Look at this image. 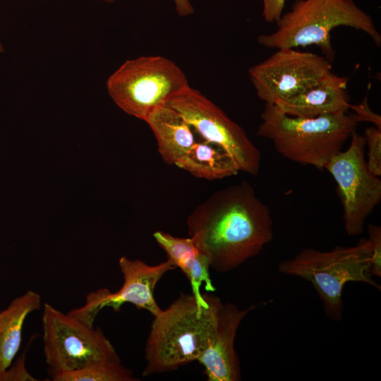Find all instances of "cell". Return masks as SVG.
Instances as JSON below:
<instances>
[{"mask_svg": "<svg viewBox=\"0 0 381 381\" xmlns=\"http://www.w3.org/2000/svg\"><path fill=\"white\" fill-rule=\"evenodd\" d=\"M257 307L240 309L237 306L222 303L216 320L213 337L198 358L209 381H238L241 368L234 347L237 330L244 318Z\"/></svg>", "mask_w": 381, "mask_h": 381, "instance_id": "cell-11", "label": "cell"}, {"mask_svg": "<svg viewBox=\"0 0 381 381\" xmlns=\"http://www.w3.org/2000/svg\"><path fill=\"white\" fill-rule=\"evenodd\" d=\"M370 255L369 241L361 238L356 246H337L328 251L303 248L294 257L280 262L277 269L282 274L311 283L326 315L340 321L344 312L342 294L346 284L361 282L380 290L369 274Z\"/></svg>", "mask_w": 381, "mask_h": 381, "instance_id": "cell-5", "label": "cell"}, {"mask_svg": "<svg viewBox=\"0 0 381 381\" xmlns=\"http://www.w3.org/2000/svg\"><path fill=\"white\" fill-rule=\"evenodd\" d=\"M365 147L363 135L355 131L347 149L335 155L325 169L337 184L344 226L350 236L363 233L367 217L381 200V180L367 167Z\"/></svg>", "mask_w": 381, "mask_h": 381, "instance_id": "cell-9", "label": "cell"}, {"mask_svg": "<svg viewBox=\"0 0 381 381\" xmlns=\"http://www.w3.org/2000/svg\"><path fill=\"white\" fill-rule=\"evenodd\" d=\"M123 284L115 293L107 289H101V309L111 307L119 311L125 303H131L138 309H145L153 316L162 309L156 303L153 294L155 286L169 271L176 267L167 259L155 265H149L140 260H131L122 256L119 261Z\"/></svg>", "mask_w": 381, "mask_h": 381, "instance_id": "cell-12", "label": "cell"}, {"mask_svg": "<svg viewBox=\"0 0 381 381\" xmlns=\"http://www.w3.org/2000/svg\"><path fill=\"white\" fill-rule=\"evenodd\" d=\"M43 349L49 376L82 368L102 360H121L99 327L95 328L44 303Z\"/></svg>", "mask_w": 381, "mask_h": 381, "instance_id": "cell-7", "label": "cell"}, {"mask_svg": "<svg viewBox=\"0 0 381 381\" xmlns=\"http://www.w3.org/2000/svg\"><path fill=\"white\" fill-rule=\"evenodd\" d=\"M175 165L195 177L210 181L232 176L239 171L225 150L202 139H198Z\"/></svg>", "mask_w": 381, "mask_h": 381, "instance_id": "cell-17", "label": "cell"}, {"mask_svg": "<svg viewBox=\"0 0 381 381\" xmlns=\"http://www.w3.org/2000/svg\"><path fill=\"white\" fill-rule=\"evenodd\" d=\"M187 227L189 237L218 272L238 267L273 238L270 210L246 181L214 193L188 215Z\"/></svg>", "mask_w": 381, "mask_h": 381, "instance_id": "cell-1", "label": "cell"}, {"mask_svg": "<svg viewBox=\"0 0 381 381\" xmlns=\"http://www.w3.org/2000/svg\"><path fill=\"white\" fill-rule=\"evenodd\" d=\"M153 237L166 253L167 259L179 267L189 280L197 301L206 303L205 295L200 290L202 284L207 292L214 291L215 288L210 279L208 260L193 239L174 236L162 231H155Z\"/></svg>", "mask_w": 381, "mask_h": 381, "instance_id": "cell-14", "label": "cell"}, {"mask_svg": "<svg viewBox=\"0 0 381 381\" xmlns=\"http://www.w3.org/2000/svg\"><path fill=\"white\" fill-rule=\"evenodd\" d=\"M145 122L154 133L158 152L168 164H174L198 140L186 120L171 106L155 109Z\"/></svg>", "mask_w": 381, "mask_h": 381, "instance_id": "cell-15", "label": "cell"}, {"mask_svg": "<svg viewBox=\"0 0 381 381\" xmlns=\"http://www.w3.org/2000/svg\"><path fill=\"white\" fill-rule=\"evenodd\" d=\"M348 78L327 73L291 97L274 105L284 114L300 118L347 112L350 109Z\"/></svg>", "mask_w": 381, "mask_h": 381, "instance_id": "cell-13", "label": "cell"}, {"mask_svg": "<svg viewBox=\"0 0 381 381\" xmlns=\"http://www.w3.org/2000/svg\"><path fill=\"white\" fill-rule=\"evenodd\" d=\"M354 111L353 113L358 123L366 121L373 123L374 126L381 129V116L375 113L370 108L368 102V97H365L362 102L350 107Z\"/></svg>", "mask_w": 381, "mask_h": 381, "instance_id": "cell-22", "label": "cell"}, {"mask_svg": "<svg viewBox=\"0 0 381 381\" xmlns=\"http://www.w3.org/2000/svg\"><path fill=\"white\" fill-rule=\"evenodd\" d=\"M260 118L257 135L271 140L284 157L321 170L342 150L358 123L353 113L293 117L270 103H265Z\"/></svg>", "mask_w": 381, "mask_h": 381, "instance_id": "cell-3", "label": "cell"}, {"mask_svg": "<svg viewBox=\"0 0 381 381\" xmlns=\"http://www.w3.org/2000/svg\"><path fill=\"white\" fill-rule=\"evenodd\" d=\"M3 51V47L1 44V42H0V52Z\"/></svg>", "mask_w": 381, "mask_h": 381, "instance_id": "cell-26", "label": "cell"}, {"mask_svg": "<svg viewBox=\"0 0 381 381\" xmlns=\"http://www.w3.org/2000/svg\"><path fill=\"white\" fill-rule=\"evenodd\" d=\"M363 137L368 146L367 167L373 175L381 176V129L370 126L365 129Z\"/></svg>", "mask_w": 381, "mask_h": 381, "instance_id": "cell-19", "label": "cell"}, {"mask_svg": "<svg viewBox=\"0 0 381 381\" xmlns=\"http://www.w3.org/2000/svg\"><path fill=\"white\" fill-rule=\"evenodd\" d=\"M177 13L180 16H186L192 14L194 11L193 7L189 0H173Z\"/></svg>", "mask_w": 381, "mask_h": 381, "instance_id": "cell-24", "label": "cell"}, {"mask_svg": "<svg viewBox=\"0 0 381 381\" xmlns=\"http://www.w3.org/2000/svg\"><path fill=\"white\" fill-rule=\"evenodd\" d=\"M27 349L16 359L13 365L6 370L1 381H36L25 368V358Z\"/></svg>", "mask_w": 381, "mask_h": 381, "instance_id": "cell-21", "label": "cell"}, {"mask_svg": "<svg viewBox=\"0 0 381 381\" xmlns=\"http://www.w3.org/2000/svg\"><path fill=\"white\" fill-rule=\"evenodd\" d=\"M40 309V295L30 289L13 299L0 312V381L20 349L27 317Z\"/></svg>", "mask_w": 381, "mask_h": 381, "instance_id": "cell-16", "label": "cell"}, {"mask_svg": "<svg viewBox=\"0 0 381 381\" xmlns=\"http://www.w3.org/2000/svg\"><path fill=\"white\" fill-rule=\"evenodd\" d=\"M167 104L182 115L200 139L225 150L239 171L258 174L260 151L243 128L200 92L189 86Z\"/></svg>", "mask_w": 381, "mask_h": 381, "instance_id": "cell-8", "label": "cell"}, {"mask_svg": "<svg viewBox=\"0 0 381 381\" xmlns=\"http://www.w3.org/2000/svg\"><path fill=\"white\" fill-rule=\"evenodd\" d=\"M189 86L182 69L162 56L127 60L106 82L107 92L115 104L126 114L144 121L155 109Z\"/></svg>", "mask_w": 381, "mask_h": 381, "instance_id": "cell-6", "label": "cell"}, {"mask_svg": "<svg viewBox=\"0 0 381 381\" xmlns=\"http://www.w3.org/2000/svg\"><path fill=\"white\" fill-rule=\"evenodd\" d=\"M331 70V62L325 56L283 48L252 66L248 73L258 97L275 104L296 95Z\"/></svg>", "mask_w": 381, "mask_h": 381, "instance_id": "cell-10", "label": "cell"}, {"mask_svg": "<svg viewBox=\"0 0 381 381\" xmlns=\"http://www.w3.org/2000/svg\"><path fill=\"white\" fill-rule=\"evenodd\" d=\"M368 233L371 247L369 274L371 277H381V227L369 224Z\"/></svg>", "mask_w": 381, "mask_h": 381, "instance_id": "cell-20", "label": "cell"}, {"mask_svg": "<svg viewBox=\"0 0 381 381\" xmlns=\"http://www.w3.org/2000/svg\"><path fill=\"white\" fill-rule=\"evenodd\" d=\"M277 23L274 32L258 37L259 44L277 49L316 45L330 62L334 56L331 32L337 27L361 30L377 46L381 44V35L373 18L353 0H296Z\"/></svg>", "mask_w": 381, "mask_h": 381, "instance_id": "cell-4", "label": "cell"}, {"mask_svg": "<svg viewBox=\"0 0 381 381\" xmlns=\"http://www.w3.org/2000/svg\"><path fill=\"white\" fill-rule=\"evenodd\" d=\"M54 381H136L133 372L121 360H102L74 370L51 376Z\"/></svg>", "mask_w": 381, "mask_h": 381, "instance_id": "cell-18", "label": "cell"}, {"mask_svg": "<svg viewBox=\"0 0 381 381\" xmlns=\"http://www.w3.org/2000/svg\"><path fill=\"white\" fill-rule=\"evenodd\" d=\"M206 303L194 295L181 294L167 308L154 316L146 341L143 376L174 371L198 361L214 332L220 299L205 294Z\"/></svg>", "mask_w": 381, "mask_h": 381, "instance_id": "cell-2", "label": "cell"}, {"mask_svg": "<svg viewBox=\"0 0 381 381\" xmlns=\"http://www.w3.org/2000/svg\"><path fill=\"white\" fill-rule=\"evenodd\" d=\"M286 0H262V16L266 22H277L283 14Z\"/></svg>", "mask_w": 381, "mask_h": 381, "instance_id": "cell-23", "label": "cell"}, {"mask_svg": "<svg viewBox=\"0 0 381 381\" xmlns=\"http://www.w3.org/2000/svg\"><path fill=\"white\" fill-rule=\"evenodd\" d=\"M107 3H113L115 0H103Z\"/></svg>", "mask_w": 381, "mask_h": 381, "instance_id": "cell-25", "label": "cell"}]
</instances>
